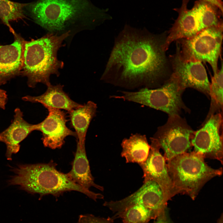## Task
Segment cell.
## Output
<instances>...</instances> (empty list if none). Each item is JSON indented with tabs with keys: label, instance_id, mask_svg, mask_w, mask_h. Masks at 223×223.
<instances>
[{
	"label": "cell",
	"instance_id": "obj_24",
	"mask_svg": "<svg viewBox=\"0 0 223 223\" xmlns=\"http://www.w3.org/2000/svg\"><path fill=\"white\" fill-rule=\"evenodd\" d=\"M154 223H173L169 215L167 208L162 212L156 219Z\"/></svg>",
	"mask_w": 223,
	"mask_h": 223
},
{
	"label": "cell",
	"instance_id": "obj_7",
	"mask_svg": "<svg viewBox=\"0 0 223 223\" xmlns=\"http://www.w3.org/2000/svg\"><path fill=\"white\" fill-rule=\"evenodd\" d=\"M184 90L178 80L171 75L159 88H143L134 92L121 91V95L110 97L142 104L164 112L168 116L179 115L182 110L187 109L182 98Z\"/></svg>",
	"mask_w": 223,
	"mask_h": 223
},
{
	"label": "cell",
	"instance_id": "obj_19",
	"mask_svg": "<svg viewBox=\"0 0 223 223\" xmlns=\"http://www.w3.org/2000/svg\"><path fill=\"white\" fill-rule=\"evenodd\" d=\"M97 108L96 104L89 101L69 112L71 124L77 134V143L81 146L85 145L87 131Z\"/></svg>",
	"mask_w": 223,
	"mask_h": 223
},
{
	"label": "cell",
	"instance_id": "obj_18",
	"mask_svg": "<svg viewBox=\"0 0 223 223\" xmlns=\"http://www.w3.org/2000/svg\"><path fill=\"white\" fill-rule=\"evenodd\" d=\"M66 174L73 182L86 189L93 187L101 191L104 190L103 186L94 182L86 155L85 145L81 146L77 143L72 169Z\"/></svg>",
	"mask_w": 223,
	"mask_h": 223
},
{
	"label": "cell",
	"instance_id": "obj_4",
	"mask_svg": "<svg viewBox=\"0 0 223 223\" xmlns=\"http://www.w3.org/2000/svg\"><path fill=\"white\" fill-rule=\"evenodd\" d=\"M70 31L61 35L49 33L42 37L24 42L22 69L28 79V85L34 87L38 83L50 84L51 75L59 76L63 63L58 60L57 52Z\"/></svg>",
	"mask_w": 223,
	"mask_h": 223
},
{
	"label": "cell",
	"instance_id": "obj_28",
	"mask_svg": "<svg viewBox=\"0 0 223 223\" xmlns=\"http://www.w3.org/2000/svg\"><path fill=\"white\" fill-rule=\"evenodd\" d=\"M0 142H2V139L0 136Z\"/></svg>",
	"mask_w": 223,
	"mask_h": 223
},
{
	"label": "cell",
	"instance_id": "obj_22",
	"mask_svg": "<svg viewBox=\"0 0 223 223\" xmlns=\"http://www.w3.org/2000/svg\"><path fill=\"white\" fill-rule=\"evenodd\" d=\"M223 63L216 73L214 74L210 83L209 97L211 101L210 110L207 119L223 108ZM206 119V120H207Z\"/></svg>",
	"mask_w": 223,
	"mask_h": 223
},
{
	"label": "cell",
	"instance_id": "obj_27",
	"mask_svg": "<svg viewBox=\"0 0 223 223\" xmlns=\"http://www.w3.org/2000/svg\"><path fill=\"white\" fill-rule=\"evenodd\" d=\"M216 223H223V215L222 213L217 219Z\"/></svg>",
	"mask_w": 223,
	"mask_h": 223
},
{
	"label": "cell",
	"instance_id": "obj_6",
	"mask_svg": "<svg viewBox=\"0 0 223 223\" xmlns=\"http://www.w3.org/2000/svg\"><path fill=\"white\" fill-rule=\"evenodd\" d=\"M204 159L193 151L184 153L167 161L168 173L177 194L186 195L194 200L208 181L222 175V168H211Z\"/></svg>",
	"mask_w": 223,
	"mask_h": 223
},
{
	"label": "cell",
	"instance_id": "obj_8",
	"mask_svg": "<svg viewBox=\"0 0 223 223\" xmlns=\"http://www.w3.org/2000/svg\"><path fill=\"white\" fill-rule=\"evenodd\" d=\"M222 39V23L206 28L190 37L179 40L181 53L186 58L208 63L215 74L218 71L217 63Z\"/></svg>",
	"mask_w": 223,
	"mask_h": 223
},
{
	"label": "cell",
	"instance_id": "obj_10",
	"mask_svg": "<svg viewBox=\"0 0 223 223\" xmlns=\"http://www.w3.org/2000/svg\"><path fill=\"white\" fill-rule=\"evenodd\" d=\"M191 140L194 151L204 158L223 162L222 116L221 112L212 115Z\"/></svg>",
	"mask_w": 223,
	"mask_h": 223
},
{
	"label": "cell",
	"instance_id": "obj_21",
	"mask_svg": "<svg viewBox=\"0 0 223 223\" xmlns=\"http://www.w3.org/2000/svg\"><path fill=\"white\" fill-rule=\"evenodd\" d=\"M27 3L0 0V19L13 33L14 32L9 22L26 17L24 10Z\"/></svg>",
	"mask_w": 223,
	"mask_h": 223
},
{
	"label": "cell",
	"instance_id": "obj_26",
	"mask_svg": "<svg viewBox=\"0 0 223 223\" xmlns=\"http://www.w3.org/2000/svg\"><path fill=\"white\" fill-rule=\"evenodd\" d=\"M214 5L223 13V3L221 0H204Z\"/></svg>",
	"mask_w": 223,
	"mask_h": 223
},
{
	"label": "cell",
	"instance_id": "obj_3",
	"mask_svg": "<svg viewBox=\"0 0 223 223\" xmlns=\"http://www.w3.org/2000/svg\"><path fill=\"white\" fill-rule=\"evenodd\" d=\"M56 165L52 161L48 164L20 165L13 170L14 174L9 183L19 186L28 193L38 194L40 198L49 194L57 198L65 192L73 190L82 193L95 201L103 199L101 194L73 182L66 174L58 171Z\"/></svg>",
	"mask_w": 223,
	"mask_h": 223
},
{
	"label": "cell",
	"instance_id": "obj_5",
	"mask_svg": "<svg viewBox=\"0 0 223 223\" xmlns=\"http://www.w3.org/2000/svg\"><path fill=\"white\" fill-rule=\"evenodd\" d=\"M168 202L158 184L148 180L131 195L119 200L106 201L103 205L118 213L123 223H148L167 208Z\"/></svg>",
	"mask_w": 223,
	"mask_h": 223
},
{
	"label": "cell",
	"instance_id": "obj_13",
	"mask_svg": "<svg viewBox=\"0 0 223 223\" xmlns=\"http://www.w3.org/2000/svg\"><path fill=\"white\" fill-rule=\"evenodd\" d=\"M48 114L41 122L37 124L36 130L42 133V140L44 146L52 149L60 148L65 138L69 136L77 138L75 132L66 126L65 113L60 109L47 108Z\"/></svg>",
	"mask_w": 223,
	"mask_h": 223
},
{
	"label": "cell",
	"instance_id": "obj_23",
	"mask_svg": "<svg viewBox=\"0 0 223 223\" xmlns=\"http://www.w3.org/2000/svg\"><path fill=\"white\" fill-rule=\"evenodd\" d=\"M114 220L113 216L105 218L87 214L80 215L77 223H113Z\"/></svg>",
	"mask_w": 223,
	"mask_h": 223
},
{
	"label": "cell",
	"instance_id": "obj_9",
	"mask_svg": "<svg viewBox=\"0 0 223 223\" xmlns=\"http://www.w3.org/2000/svg\"><path fill=\"white\" fill-rule=\"evenodd\" d=\"M194 132L185 119L174 115L169 116L166 123L158 128L152 138L163 150L168 161L190 148Z\"/></svg>",
	"mask_w": 223,
	"mask_h": 223
},
{
	"label": "cell",
	"instance_id": "obj_16",
	"mask_svg": "<svg viewBox=\"0 0 223 223\" xmlns=\"http://www.w3.org/2000/svg\"><path fill=\"white\" fill-rule=\"evenodd\" d=\"M24 43L17 37L11 44L0 45V85L17 74L22 69Z\"/></svg>",
	"mask_w": 223,
	"mask_h": 223
},
{
	"label": "cell",
	"instance_id": "obj_11",
	"mask_svg": "<svg viewBox=\"0 0 223 223\" xmlns=\"http://www.w3.org/2000/svg\"><path fill=\"white\" fill-rule=\"evenodd\" d=\"M172 63L173 70L172 75L178 80L183 89L193 88L209 97L210 83L202 62L184 57L179 45L177 44Z\"/></svg>",
	"mask_w": 223,
	"mask_h": 223
},
{
	"label": "cell",
	"instance_id": "obj_12",
	"mask_svg": "<svg viewBox=\"0 0 223 223\" xmlns=\"http://www.w3.org/2000/svg\"><path fill=\"white\" fill-rule=\"evenodd\" d=\"M150 139V148L147 158L139 165L143 172V181L155 182L168 201L177 194L168 173L166 160L160 152V148L151 137Z\"/></svg>",
	"mask_w": 223,
	"mask_h": 223
},
{
	"label": "cell",
	"instance_id": "obj_14",
	"mask_svg": "<svg viewBox=\"0 0 223 223\" xmlns=\"http://www.w3.org/2000/svg\"><path fill=\"white\" fill-rule=\"evenodd\" d=\"M190 0H182L181 7L174 9L178 13V16L164 42L165 51L173 42L190 37L205 29L199 16L192 8L188 9Z\"/></svg>",
	"mask_w": 223,
	"mask_h": 223
},
{
	"label": "cell",
	"instance_id": "obj_20",
	"mask_svg": "<svg viewBox=\"0 0 223 223\" xmlns=\"http://www.w3.org/2000/svg\"><path fill=\"white\" fill-rule=\"evenodd\" d=\"M121 156L126 163H136L139 165L143 163L148 156L150 148L145 135L136 133L122 141Z\"/></svg>",
	"mask_w": 223,
	"mask_h": 223
},
{
	"label": "cell",
	"instance_id": "obj_17",
	"mask_svg": "<svg viewBox=\"0 0 223 223\" xmlns=\"http://www.w3.org/2000/svg\"><path fill=\"white\" fill-rule=\"evenodd\" d=\"M46 92L37 96L27 95L23 100L33 103H40L45 107L63 109L68 112L81 105L72 100L63 90V86L58 84L47 85Z\"/></svg>",
	"mask_w": 223,
	"mask_h": 223
},
{
	"label": "cell",
	"instance_id": "obj_15",
	"mask_svg": "<svg viewBox=\"0 0 223 223\" xmlns=\"http://www.w3.org/2000/svg\"><path fill=\"white\" fill-rule=\"evenodd\" d=\"M14 113L11 124L0 133L2 142L6 145V156L9 160H11L13 154L19 151V143L37 128L36 124H29L24 119L23 112L20 108H15Z\"/></svg>",
	"mask_w": 223,
	"mask_h": 223
},
{
	"label": "cell",
	"instance_id": "obj_1",
	"mask_svg": "<svg viewBox=\"0 0 223 223\" xmlns=\"http://www.w3.org/2000/svg\"><path fill=\"white\" fill-rule=\"evenodd\" d=\"M163 42L145 28L125 25L115 39L101 79L130 90L154 89L166 65Z\"/></svg>",
	"mask_w": 223,
	"mask_h": 223
},
{
	"label": "cell",
	"instance_id": "obj_2",
	"mask_svg": "<svg viewBox=\"0 0 223 223\" xmlns=\"http://www.w3.org/2000/svg\"><path fill=\"white\" fill-rule=\"evenodd\" d=\"M37 24L50 32H62L80 27L95 26L111 19L107 10L90 0H36L25 7Z\"/></svg>",
	"mask_w": 223,
	"mask_h": 223
},
{
	"label": "cell",
	"instance_id": "obj_25",
	"mask_svg": "<svg viewBox=\"0 0 223 223\" xmlns=\"http://www.w3.org/2000/svg\"><path fill=\"white\" fill-rule=\"evenodd\" d=\"M7 99L6 91L0 89V108L3 109H5Z\"/></svg>",
	"mask_w": 223,
	"mask_h": 223
}]
</instances>
